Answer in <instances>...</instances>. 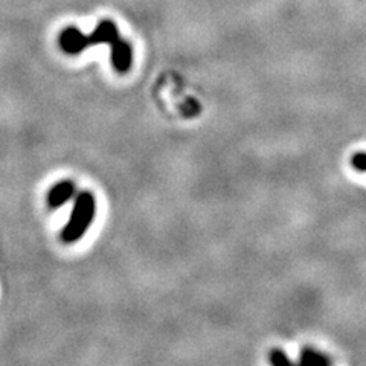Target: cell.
<instances>
[{
	"instance_id": "obj_6",
	"label": "cell",
	"mask_w": 366,
	"mask_h": 366,
	"mask_svg": "<svg viewBox=\"0 0 366 366\" xmlns=\"http://www.w3.org/2000/svg\"><path fill=\"white\" fill-rule=\"evenodd\" d=\"M351 165L358 172H366V153H356L351 157Z\"/></svg>"
},
{
	"instance_id": "obj_3",
	"label": "cell",
	"mask_w": 366,
	"mask_h": 366,
	"mask_svg": "<svg viewBox=\"0 0 366 366\" xmlns=\"http://www.w3.org/2000/svg\"><path fill=\"white\" fill-rule=\"evenodd\" d=\"M75 196H77V186H75V183L72 181H60L47 191L46 203L49 208L58 209Z\"/></svg>"
},
{
	"instance_id": "obj_1",
	"label": "cell",
	"mask_w": 366,
	"mask_h": 366,
	"mask_svg": "<svg viewBox=\"0 0 366 366\" xmlns=\"http://www.w3.org/2000/svg\"><path fill=\"white\" fill-rule=\"evenodd\" d=\"M61 51L67 55H78L87 47L96 45L110 46V61L118 73H126L133 65V49L128 41L119 36V31L112 20H102L92 34H82L78 27L69 26L58 37Z\"/></svg>"
},
{
	"instance_id": "obj_2",
	"label": "cell",
	"mask_w": 366,
	"mask_h": 366,
	"mask_svg": "<svg viewBox=\"0 0 366 366\" xmlns=\"http://www.w3.org/2000/svg\"><path fill=\"white\" fill-rule=\"evenodd\" d=\"M96 212V202L91 191H81L75 196L73 208L69 222L61 231V241L66 244H73L86 236L91 227Z\"/></svg>"
},
{
	"instance_id": "obj_4",
	"label": "cell",
	"mask_w": 366,
	"mask_h": 366,
	"mask_svg": "<svg viewBox=\"0 0 366 366\" xmlns=\"http://www.w3.org/2000/svg\"><path fill=\"white\" fill-rule=\"evenodd\" d=\"M299 365L302 366H327L331 363L330 358L313 348H302L299 354Z\"/></svg>"
},
{
	"instance_id": "obj_5",
	"label": "cell",
	"mask_w": 366,
	"mask_h": 366,
	"mask_svg": "<svg viewBox=\"0 0 366 366\" xmlns=\"http://www.w3.org/2000/svg\"><path fill=\"white\" fill-rule=\"evenodd\" d=\"M268 362H271L273 366L293 365V362L290 361L284 351H281V350H272L271 353H268Z\"/></svg>"
}]
</instances>
